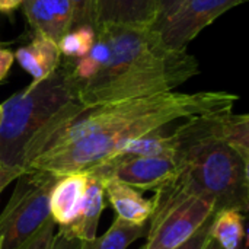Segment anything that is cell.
I'll use <instances>...</instances> for the list:
<instances>
[{
	"label": "cell",
	"mask_w": 249,
	"mask_h": 249,
	"mask_svg": "<svg viewBox=\"0 0 249 249\" xmlns=\"http://www.w3.org/2000/svg\"><path fill=\"white\" fill-rule=\"evenodd\" d=\"M238 95L222 90L165 92L86 107L48 137L26 169L55 175L88 172L131 140L190 117L232 109Z\"/></svg>",
	"instance_id": "obj_1"
},
{
	"label": "cell",
	"mask_w": 249,
	"mask_h": 249,
	"mask_svg": "<svg viewBox=\"0 0 249 249\" xmlns=\"http://www.w3.org/2000/svg\"><path fill=\"white\" fill-rule=\"evenodd\" d=\"M178 168V158L174 152L159 156H114L88 172L98 177L101 181L112 178L137 191H147L156 190L172 179L177 175Z\"/></svg>",
	"instance_id": "obj_7"
},
{
	"label": "cell",
	"mask_w": 249,
	"mask_h": 249,
	"mask_svg": "<svg viewBox=\"0 0 249 249\" xmlns=\"http://www.w3.org/2000/svg\"><path fill=\"white\" fill-rule=\"evenodd\" d=\"M55 228H57V223L50 217L36 231V233L32 238H29V241L19 249H50L55 236Z\"/></svg>",
	"instance_id": "obj_20"
},
{
	"label": "cell",
	"mask_w": 249,
	"mask_h": 249,
	"mask_svg": "<svg viewBox=\"0 0 249 249\" xmlns=\"http://www.w3.org/2000/svg\"><path fill=\"white\" fill-rule=\"evenodd\" d=\"M13 61H15L13 53L0 42V82L7 76Z\"/></svg>",
	"instance_id": "obj_25"
},
{
	"label": "cell",
	"mask_w": 249,
	"mask_h": 249,
	"mask_svg": "<svg viewBox=\"0 0 249 249\" xmlns=\"http://www.w3.org/2000/svg\"><path fill=\"white\" fill-rule=\"evenodd\" d=\"M0 249H1V241H0Z\"/></svg>",
	"instance_id": "obj_28"
},
{
	"label": "cell",
	"mask_w": 249,
	"mask_h": 249,
	"mask_svg": "<svg viewBox=\"0 0 249 249\" xmlns=\"http://www.w3.org/2000/svg\"><path fill=\"white\" fill-rule=\"evenodd\" d=\"M0 118H1V111H0Z\"/></svg>",
	"instance_id": "obj_29"
},
{
	"label": "cell",
	"mask_w": 249,
	"mask_h": 249,
	"mask_svg": "<svg viewBox=\"0 0 249 249\" xmlns=\"http://www.w3.org/2000/svg\"><path fill=\"white\" fill-rule=\"evenodd\" d=\"M102 184L104 193L114 207L117 217L134 225H146L150 220L152 200L144 198L140 191L112 178L102 181Z\"/></svg>",
	"instance_id": "obj_14"
},
{
	"label": "cell",
	"mask_w": 249,
	"mask_h": 249,
	"mask_svg": "<svg viewBox=\"0 0 249 249\" xmlns=\"http://www.w3.org/2000/svg\"><path fill=\"white\" fill-rule=\"evenodd\" d=\"M23 0H0V12L3 13H10L19 6H22Z\"/></svg>",
	"instance_id": "obj_26"
},
{
	"label": "cell",
	"mask_w": 249,
	"mask_h": 249,
	"mask_svg": "<svg viewBox=\"0 0 249 249\" xmlns=\"http://www.w3.org/2000/svg\"><path fill=\"white\" fill-rule=\"evenodd\" d=\"M85 108L60 67L47 79L16 92L0 105V160L25 169L54 130Z\"/></svg>",
	"instance_id": "obj_4"
},
{
	"label": "cell",
	"mask_w": 249,
	"mask_h": 249,
	"mask_svg": "<svg viewBox=\"0 0 249 249\" xmlns=\"http://www.w3.org/2000/svg\"><path fill=\"white\" fill-rule=\"evenodd\" d=\"M147 233L146 225H134L115 217L109 229L90 241H82L80 249H127L134 241Z\"/></svg>",
	"instance_id": "obj_16"
},
{
	"label": "cell",
	"mask_w": 249,
	"mask_h": 249,
	"mask_svg": "<svg viewBox=\"0 0 249 249\" xmlns=\"http://www.w3.org/2000/svg\"><path fill=\"white\" fill-rule=\"evenodd\" d=\"M13 55L20 67L32 76V83L47 79L58 69L61 63L58 44L39 32H35L32 41L23 47H19Z\"/></svg>",
	"instance_id": "obj_12"
},
{
	"label": "cell",
	"mask_w": 249,
	"mask_h": 249,
	"mask_svg": "<svg viewBox=\"0 0 249 249\" xmlns=\"http://www.w3.org/2000/svg\"><path fill=\"white\" fill-rule=\"evenodd\" d=\"M204 249H223L212 236H210V239L207 241V244H206V247H204Z\"/></svg>",
	"instance_id": "obj_27"
},
{
	"label": "cell",
	"mask_w": 249,
	"mask_h": 249,
	"mask_svg": "<svg viewBox=\"0 0 249 249\" xmlns=\"http://www.w3.org/2000/svg\"><path fill=\"white\" fill-rule=\"evenodd\" d=\"M213 216H214V213L198 228V231L193 236H190L184 244H181L175 249H204L207 241L210 239V229H212Z\"/></svg>",
	"instance_id": "obj_21"
},
{
	"label": "cell",
	"mask_w": 249,
	"mask_h": 249,
	"mask_svg": "<svg viewBox=\"0 0 249 249\" xmlns=\"http://www.w3.org/2000/svg\"><path fill=\"white\" fill-rule=\"evenodd\" d=\"M95 28L92 26L83 25L73 28L67 34H64L57 42L61 57H64V60L67 61H74L85 57L90 51L95 42Z\"/></svg>",
	"instance_id": "obj_17"
},
{
	"label": "cell",
	"mask_w": 249,
	"mask_h": 249,
	"mask_svg": "<svg viewBox=\"0 0 249 249\" xmlns=\"http://www.w3.org/2000/svg\"><path fill=\"white\" fill-rule=\"evenodd\" d=\"M71 4V26H96V1L95 0H70Z\"/></svg>",
	"instance_id": "obj_19"
},
{
	"label": "cell",
	"mask_w": 249,
	"mask_h": 249,
	"mask_svg": "<svg viewBox=\"0 0 249 249\" xmlns=\"http://www.w3.org/2000/svg\"><path fill=\"white\" fill-rule=\"evenodd\" d=\"M96 26L104 23L153 28L156 0H95ZM95 26V28H96Z\"/></svg>",
	"instance_id": "obj_11"
},
{
	"label": "cell",
	"mask_w": 249,
	"mask_h": 249,
	"mask_svg": "<svg viewBox=\"0 0 249 249\" xmlns=\"http://www.w3.org/2000/svg\"><path fill=\"white\" fill-rule=\"evenodd\" d=\"M187 1L188 0H156V19L153 28L177 13L179 7Z\"/></svg>",
	"instance_id": "obj_22"
},
{
	"label": "cell",
	"mask_w": 249,
	"mask_h": 249,
	"mask_svg": "<svg viewBox=\"0 0 249 249\" xmlns=\"http://www.w3.org/2000/svg\"><path fill=\"white\" fill-rule=\"evenodd\" d=\"M86 174L89 175L88 187L71 220L64 226H58L80 241H90L96 236L98 223L105 209V193L102 181L89 172Z\"/></svg>",
	"instance_id": "obj_10"
},
{
	"label": "cell",
	"mask_w": 249,
	"mask_h": 249,
	"mask_svg": "<svg viewBox=\"0 0 249 249\" xmlns=\"http://www.w3.org/2000/svg\"><path fill=\"white\" fill-rule=\"evenodd\" d=\"M80 247H82L80 239L71 236L63 228H58V232H55L53 245L50 249H80Z\"/></svg>",
	"instance_id": "obj_23"
},
{
	"label": "cell",
	"mask_w": 249,
	"mask_h": 249,
	"mask_svg": "<svg viewBox=\"0 0 249 249\" xmlns=\"http://www.w3.org/2000/svg\"><path fill=\"white\" fill-rule=\"evenodd\" d=\"M247 0H188L177 13L155 26L162 42L171 50H187V45L219 16Z\"/></svg>",
	"instance_id": "obj_8"
},
{
	"label": "cell",
	"mask_w": 249,
	"mask_h": 249,
	"mask_svg": "<svg viewBox=\"0 0 249 249\" xmlns=\"http://www.w3.org/2000/svg\"><path fill=\"white\" fill-rule=\"evenodd\" d=\"M210 236L223 249H248L245 214L236 210H222L214 213Z\"/></svg>",
	"instance_id": "obj_15"
},
{
	"label": "cell",
	"mask_w": 249,
	"mask_h": 249,
	"mask_svg": "<svg viewBox=\"0 0 249 249\" xmlns=\"http://www.w3.org/2000/svg\"><path fill=\"white\" fill-rule=\"evenodd\" d=\"M22 7L32 29L50 36L55 42L70 31V0H23Z\"/></svg>",
	"instance_id": "obj_9"
},
{
	"label": "cell",
	"mask_w": 249,
	"mask_h": 249,
	"mask_svg": "<svg viewBox=\"0 0 249 249\" xmlns=\"http://www.w3.org/2000/svg\"><path fill=\"white\" fill-rule=\"evenodd\" d=\"M210 112L182 120L174 128L177 137V175L156 188L152 216L191 196H212L214 213L249 210V159L223 142L228 112Z\"/></svg>",
	"instance_id": "obj_3"
},
{
	"label": "cell",
	"mask_w": 249,
	"mask_h": 249,
	"mask_svg": "<svg viewBox=\"0 0 249 249\" xmlns=\"http://www.w3.org/2000/svg\"><path fill=\"white\" fill-rule=\"evenodd\" d=\"M223 142L249 159V117L247 114L228 112L223 125Z\"/></svg>",
	"instance_id": "obj_18"
},
{
	"label": "cell",
	"mask_w": 249,
	"mask_h": 249,
	"mask_svg": "<svg viewBox=\"0 0 249 249\" xmlns=\"http://www.w3.org/2000/svg\"><path fill=\"white\" fill-rule=\"evenodd\" d=\"M88 181L89 175L86 172H77L61 175L54 184L50 194V216L58 226H64L71 220L86 191Z\"/></svg>",
	"instance_id": "obj_13"
},
{
	"label": "cell",
	"mask_w": 249,
	"mask_h": 249,
	"mask_svg": "<svg viewBox=\"0 0 249 249\" xmlns=\"http://www.w3.org/2000/svg\"><path fill=\"white\" fill-rule=\"evenodd\" d=\"M23 172H25L23 168L9 166V165L3 163V162L0 160V194H1V191H4V188H6L10 182L16 181Z\"/></svg>",
	"instance_id": "obj_24"
},
{
	"label": "cell",
	"mask_w": 249,
	"mask_h": 249,
	"mask_svg": "<svg viewBox=\"0 0 249 249\" xmlns=\"http://www.w3.org/2000/svg\"><path fill=\"white\" fill-rule=\"evenodd\" d=\"M90 51L60 69L85 107L172 92L200 73L187 50L168 48L153 28L104 23Z\"/></svg>",
	"instance_id": "obj_2"
},
{
	"label": "cell",
	"mask_w": 249,
	"mask_h": 249,
	"mask_svg": "<svg viewBox=\"0 0 249 249\" xmlns=\"http://www.w3.org/2000/svg\"><path fill=\"white\" fill-rule=\"evenodd\" d=\"M60 175L41 169H26L0 213L1 249H19L51 217L50 194Z\"/></svg>",
	"instance_id": "obj_5"
},
{
	"label": "cell",
	"mask_w": 249,
	"mask_h": 249,
	"mask_svg": "<svg viewBox=\"0 0 249 249\" xmlns=\"http://www.w3.org/2000/svg\"><path fill=\"white\" fill-rule=\"evenodd\" d=\"M214 213L212 196H191L150 217L143 249H175L193 236Z\"/></svg>",
	"instance_id": "obj_6"
}]
</instances>
